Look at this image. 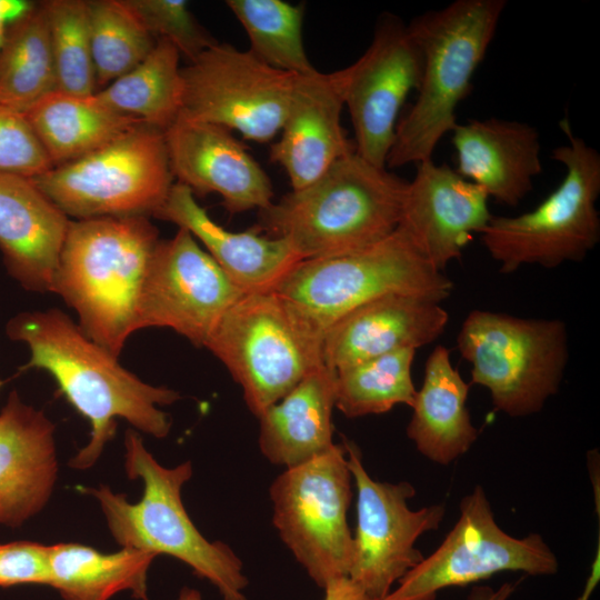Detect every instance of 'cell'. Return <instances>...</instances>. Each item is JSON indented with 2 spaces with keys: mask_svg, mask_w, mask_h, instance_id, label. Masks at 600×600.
<instances>
[{
  "mask_svg": "<svg viewBox=\"0 0 600 600\" xmlns=\"http://www.w3.org/2000/svg\"><path fill=\"white\" fill-rule=\"evenodd\" d=\"M6 333L29 348V361L21 369L50 373L90 422V440L70 460L71 468L87 470L98 461L116 434L118 418L154 438L169 434L171 419L160 407L174 403L180 393L142 381L60 309L20 312L7 322Z\"/></svg>",
  "mask_w": 600,
  "mask_h": 600,
  "instance_id": "6da1fadb",
  "label": "cell"
},
{
  "mask_svg": "<svg viewBox=\"0 0 600 600\" xmlns=\"http://www.w3.org/2000/svg\"><path fill=\"white\" fill-rule=\"evenodd\" d=\"M159 240L146 216L70 220L51 292L77 312L92 341L117 357L137 331L139 298Z\"/></svg>",
  "mask_w": 600,
  "mask_h": 600,
  "instance_id": "7a4b0ae2",
  "label": "cell"
},
{
  "mask_svg": "<svg viewBox=\"0 0 600 600\" xmlns=\"http://www.w3.org/2000/svg\"><path fill=\"white\" fill-rule=\"evenodd\" d=\"M407 184L354 151L260 210L258 227L286 239L302 260L356 252L396 231Z\"/></svg>",
  "mask_w": 600,
  "mask_h": 600,
  "instance_id": "3957f363",
  "label": "cell"
},
{
  "mask_svg": "<svg viewBox=\"0 0 600 600\" xmlns=\"http://www.w3.org/2000/svg\"><path fill=\"white\" fill-rule=\"evenodd\" d=\"M124 448L128 477L143 482L141 499L131 503L103 484L86 489L98 501L117 543L171 556L214 586L223 600H248L241 560L224 542L207 540L186 511L181 489L192 477L191 462L161 466L131 429L126 431Z\"/></svg>",
  "mask_w": 600,
  "mask_h": 600,
  "instance_id": "277c9868",
  "label": "cell"
},
{
  "mask_svg": "<svg viewBox=\"0 0 600 600\" xmlns=\"http://www.w3.org/2000/svg\"><path fill=\"white\" fill-rule=\"evenodd\" d=\"M506 0H457L408 24L422 54L418 97L398 122L386 164L432 159L439 141L456 127L459 103L494 37Z\"/></svg>",
  "mask_w": 600,
  "mask_h": 600,
  "instance_id": "5b68a950",
  "label": "cell"
},
{
  "mask_svg": "<svg viewBox=\"0 0 600 600\" xmlns=\"http://www.w3.org/2000/svg\"><path fill=\"white\" fill-rule=\"evenodd\" d=\"M560 128L568 141L551 156L566 168L560 184L531 211L492 216L479 233L501 273L528 264L553 269L580 262L600 240V154L573 134L567 119Z\"/></svg>",
  "mask_w": 600,
  "mask_h": 600,
  "instance_id": "8992f818",
  "label": "cell"
},
{
  "mask_svg": "<svg viewBox=\"0 0 600 600\" xmlns=\"http://www.w3.org/2000/svg\"><path fill=\"white\" fill-rule=\"evenodd\" d=\"M273 290L323 338L336 321L376 298L401 293L441 303L453 282L397 228L359 251L301 260Z\"/></svg>",
  "mask_w": 600,
  "mask_h": 600,
  "instance_id": "52a82bcc",
  "label": "cell"
},
{
  "mask_svg": "<svg viewBox=\"0 0 600 600\" xmlns=\"http://www.w3.org/2000/svg\"><path fill=\"white\" fill-rule=\"evenodd\" d=\"M457 347L470 363V386L486 388L493 409L512 418L542 410L569 362L567 326L557 318L476 309L463 320Z\"/></svg>",
  "mask_w": 600,
  "mask_h": 600,
  "instance_id": "ba28073f",
  "label": "cell"
},
{
  "mask_svg": "<svg viewBox=\"0 0 600 600\" xmlns=\"http://www.w3.org/2000/svg\"><path fill=\"white\" fill-rule=\"evenodd\" d=\"M323 338L273 289L247 292L222 316L204 347L241 386L258 418L323 366Z\"/></svg>",
  "mask_w": 600,
  "mask_h": 600,
  "instance_id": "9c48e42d",
  "label": "cell"
},
{
  "mask_svg": "<svg viewBox=\"0 0 600 600\" xmlns=\"http://www.w3.org/2000/svg\"><path fill=\"white\" fill-rule=\"evenodd\" d=\"M164 131L139 123L32 182L67 217L153 216L173 186Z\"/></svg>",
  "mask_w": 600,
  "mask_h": 600,
  "instance_id": "30bf717a",
  "label": "cell"
},
{
  "mask_svg": "<svg viewBox=\"0 0 600 600\" xmlns=\"http://www.w3.org/2000/svg\"><path fill=\"white\" fill-rule=\"evenodd\" d=\"M352 476L343 444L287 468L270 487L280 538L319 588L348 577L352 532L348 509Z\"/></svg>",
  "mask_w": 600,
  "mask_h": 600,
  "instance_id": "8fae6325",
  "label": "cell"
},
{
  "mask_svg": "<svg viewBox=\"0 0 600 600\" xmlns=\"http://www.w3.org/2000/svg\"><path fill=\"white\" fill-rule=\"evenodd\" d=\"M459 518L441 544L406 573L382 600H436L439 591L496 573L551 576L559 562L541 534L516 538L500 528L481 486L464 496Z\"/></svg>",
  "mask_w": 600,
  "mask_h": 600,
  "instance_id": "7c38bea8",
  "label": "cell"
},
{
  "mask_svg": "<svg viewBox=\"0 0 600 600\" xmlns=\"http://www.w3.org/2000/svg\"><path fill=\"white\" fill-rule=\"evenodd\" d=\"M180 117L268 142L283 126L298 74L268 66L249 50L217 42L186 68Z\"/></svg>",
  "mask_w": 600,
  "mask_h": 600,
  "instance_id": "4fadbf2b",
  "label": "cell"
},
{
  "mask_svg": "<svg viewBox=\"0 0 600 600\" xmlns=\"http://www.w3.org/2000/svg\"><path fill=\"white\" fill-rule=\"evenodd\" d=\"M357 490V527L348 577L370 598L384 599L392 586L424 557L418 539L437 530L446 517L442 503L410 509L416 489L408 481H377L362 462L358 446L343 441Z\"/></svg>",
  "mask_w": 600,
  "mask_h": 600,
  "instance_id": "5bb4252c",
  "label": "cell"
},
{
  "mask_svg": "<svg viewBox=\"0 0 600 600\" xmlns=\"http://www.w3.org/2000/svg\"><path fill=\"white\" fill-rule=\"evenodd\" d=\"M246 292L186 229L159 240L143 280L136 328H170L204 347L226 311Z\"/></svg>",
  "mask_w": 600,
  "mask_h": 600,
  "instance_id": "9a60e30c",
  "label": "cell"
},
{
  "mask_svg": "<svg viewBox=\"0 0 600 600\" xmlns=\"http://www.w3.org/2000/svg\"><path fill=\"white\" fill-rule=\"evenodd\" d=\"M344 106L354 130L356 152L386 167L399 112L422 73V54L408 24L387 16L378 23L367 51L344 68Z\"/></svg>",
  "mask_w": 600,
  "mask_h": 600,
  "instance_id": "2e32d148",
  "label": "cell"
},
{
  "mask_svg": "<svg viewBox=\"0 0 600 600\" xmlns=\"http://www.w3.org/2000/svg\"><path fill=\"white\" fill-rule=\"evenodd\" d=\"M488 200L481 187L448 164L426 160L408 181L398 228L443 272L491 219Z\"/></svg>",
  "mask_w": 600,
  "mask_h": 600,
  "instance_id": "e0dca14e",
  "label": "cell"
},
{
  "mask_svg": "<svg viewBox=\"0 0 600 600\" xmlns=\"http://www.w3.org/2000/svg\"><path fill=\"white\" fill-rule=\"evenodd\" d=\"M164 138L173 178L193 194H219L232 214L273 202L267 172L229 129L179 116Z\"/></svg>",
  "mask_w": 600,
  "mask_h": 600,
  "instance_id": "ac0fdd59",
  "label": "cell"
},
{
  "mask_svg": "<svg viewBox=\"0 0 600 600\" xmlns=\"http://www.w3.org/2000/svg\"><path fill=\"white\" fill-rule=\"evenodd\" d=\"M344 83V69L297 78L281 137L270 149L271 161L283 168L292 190L307 187L356 151L341 124Z\"/></svg>",
  "mask_w": 600,
  "mask_h": 600,
  "instance_id": "d6986e66",
  "label": "cell"
},
{
  "mask_svg": "<svg viewBox=\"0 0 600 600\" xmlns=\"http://www.w3.org/2000/svg\"><path fill=\"white\" fill-rule=\"evenodd\" d=\"M448 321L440 302L423 297L391 293L376 298L326 331L323 364L338 371L401 349L417 350L439 339Z\"/></svg>",
  "mask_w": 600,
  "mask_h": 600,
  "instance_id": "ffe728a7",
  "label": "cell"
},
{
  "mask_svg": "<svg viewBox=\"0 0 600 600\" xmlns=\"http://www.w3.org/2000/svg\"><path fill=\"white\" fill-rule=\"evenodd\" d=\"M54 424L11 391L0 411V524L19 527L48 503L58 478Z\"/></svg>",
  "mask_w": 600,
  "mask_h": 600,
  "instance_id": "44dd1931",
  "label": "cell"
},
{
  "mask_svg": "<svg viewBox=\"0 0 600 600\" xmlns=\"http://www.w3.org/2000/svg\"><path fill=\"white\" fill-rule=\"evenodd\" d=\"M153 217L188 230L246 293L273 289L302 260L286 239L262 234L258 226L233 232L218 224L179 182Z\"/></svg>",
  "mask_w": 600,
  "mask_h": 600,
  "instance_id": "7402d4cb",
  "label": "cell"
},
{
  "mask_svg": "<svg viewBox=\"0 0 600 600\" xmlns=\"http://www.w3.org/2000/svg\"><path fill=\"white\" fill-rule=\"evenodd\" d=\"M70 219L31 179L0 173V251L27 291L51 292Z\"/></svg>",
  "mask_w": 600,
  "mask_h": 600,
  "instance_id": "603a6c76",
  "label": "cell"
},
{
  "mask_svg": "<svg viewBox=\"0 0 600 600\" xmlns=\"http://www.w3.org/2000/svg\"><path fill=\"white\" fill-rule=\"evenodd\" d=\"M456 171L489 198L516 207L542 171L539 133L532 126L499 118L457 123L451 131Z\"/></svg>",
  "mask_w": 600,
  "mask_h": 600,
  "instance_id": "cb8c5ba5",
  "label": "cell"
},
{
  "mask_svg": "<svg viewBox=\"0 0 600 600\" xmlns=\"http://www.w3.org/2000/svg\"><path fill=\"white\" fill-rule=\"evenodd\" d=\"M334 378L336 371L319 367L258 417L259 447L271 463L291 468L334 446Z\"/></svg>",
  "mask_w": 600,
  "mask_h": 600,
  "instance_id": "d4e9b609",
  "label": "cell"
},
{
  "mask_svg": "<svg viewBox=\"0 0 600 600\" xmlns=\"http://www.w3.org/2000/svg\"><path fill=\"white\" fill-rule=\"evenodd\" d=\"M470 387L452 366L449 349L437 346L426 360L407 426L408 438L430 461L448 466L477 441L479 430L467 408Z\"/></svg>",
  "mask_w": 600,
  "mask_h": 600,
  "instance_id": "484cf974",
  "label": "cell"
},
{
  "mask_svg": "<svg viewBox=\"0 0 600 600\" xmlns=\"http://www.w3.org/2000/svg\"><path fill=\"white\" fill-rule=\"evenodd\" d=\"M26 116L53 167L92 152L144 123L112 110L96 93L77 96L59 90L43 97Z\"/></svg>",
  "mask_w": 600,
  "mask_h": 600,
  "instance_id": "4316f807",
  "label": "cell"
},
{
  "mask_svg": "<svg viewBox=\"0 0 600 600\" xmlns=\"http://www.w3.org/2000/svg\"><path fill=\"white\" fill-rule=\"evenodd\" d=\"M157 554L132 548L103 553L73 542L50 546V583L63 600H110L122 591L148 600V571Z\"/></svg>",
  "mask_w": 600,
  "mask_h": 600,
  "instance_id": "83f0119b",
  "label": "cell"
},
{
  "mask_svg": "<svg viewBox=\"0 0 600 600\" xmlns=\"http://www.w3.org/2000/svg\"><path fill=\"white\" fill-rule=\"evenodd\" d=\"M56 90L47 13L40 2L7 28L0 47V103L26 113Z\"/></svg>",
  "mask_w": 600,
  "mask_h": 600,
  "instance_id": "f1b7e54d",
  "label": "cell"
},
{
  "mask_svg": "<svg viewBox=\"0 0 600 600\" xmlns=\"http://www.w3.org/2000/svg\"><path fill=\"white\" fill-rule=\"evenodd\" d=\"M180 53L164 39L132 70L100 91L97 98L112 110L166 130L179 117L183 83Z\"/></svg>",
  "mask_w": 600,
  "mask_h": 600,
  "instance_id": "f546056e",
  "label": "cell"
},
{
  "mask_svg": "<svg viewBox=\"0 0 600 600\" xmlns=\"http://www.w3.org/2000/svg\"><path fill=\"white\" fill-rule=\"evenodd\" d=\"M416 351L401 349L336 371V408L347 418H359L388 412L397 404L412 407Z\"/></svg>",
  "mask_w": 600,
  "mask_h": 600,
  "instance_id": "4dcf8cb0",
  "label": "cell"
},
{
  "mask_svg": "<svg viewBox=\"0 0 600 600\" xmlns=\"http://www.w3.org/2000/svg\"><path fill=\"white\" fill-rule=\"evenodd\" d=\"M226 3L249 38V51L262 62L298 76L317 70L303 44V4L282 0H228Z\"/></svg>",
  "mask_w": 600,
  "mask_h": 600,
  "instance_id": "1f68e13d",
  "label": "cell"
},
{
  "mask_svg": "<svg viewBox=\"0 0 600 600\" xmlns=\"http://www.w3.org/2000/svg\"><path fill=\"white\" fill-rule=\"evenodd\" d=\"M88 7L96 83L104 88L136 68L157 40L123 0H91Z\"/></svg>",
  "mask_w": 600,
  "mask_h": 600,
  "instance_id": "d6a6232c",
  "label": "cell"
},
{
  "mask_svg": "<svg viewBox=\"0 0 600 600\" xmlns=\"http://www.w3.org/2000/svg\"><path fill=\"white\" fill-rule=\"evenodd\" d=\"M47 13L57 90L77 94L96 93L88 1H43Z\"/></svg>",
  "mask_w": 600,
  "mask_h": 600,
  "instance_id": "836d02e7",
  "label": "cell"
},
{
  "mask_svg": "<svg viewBox=\"0 0 600 600\" xmlns=\"http://www.w3.org/2000/svg\"><path fill=\"white\" fill-rule=\"evenodd\" d=\"M157 39L171 42L190 62L218 41L196 20L183 0H123Z\"/></svg>",
  "mask_w": 600,
  "mask_h": 600,
  "instance_id": "e575fe53",
  "label": "cell"
},
{
  "mask_svg": "<svg viewBox=\"0 0 600 600\" xmlns=\"http://www.w3.org/2000/svg\"><path fill=\"white\" fill-rule=\"evenodd\" d=\"M52 167L26 113L0 103V173L32 179Z\"/></svg>",
  "mask_w": 600,
  "mask_h": 600,
  "instance_id": "d590c367",
  "label": "cell"
},
{
  "mask_svg": "<svg viewBox=\"0 0 600 600\" xmlns=\"http://www.w3.org/2000/svg\"><path fill=\"white\" fill-rule=\"evenodd\" d=\"M50 546L33 541L0 543V587L50 583Z\"/></svg>",
  "mask_w": 600,
  "mask_h": 600,
  "instance_id": "8d00e7d4",
  "label": "cell"
},
{
  "mask_svg": "<svg viewBox=\"0 0 600 600\" xmlns=\"http://www.w3.org/2000/svg\"><path fill=\"white\" fill-rule=\"evenodd\" d=\"M323 600H374L349 577L330 581L324 588Z\"/></svg>",
  "mask_w": 600,
  "mask_h": 600,
  "instance_id": "74e56055",
  "label": "cell"
},
{
  "mask_svg": "<svg viewBox=\"0 0 600 600\" xmlns=\"http://www.w3.org/2000/svg\"><path fill=\"white\" fill-rule=\"evenodd\" d=\"M34 3L26 0H0V47L8 26L32 8Z\"/></svg>",
  "mask_w": 600,
  "mask_h": 600,
  "instance_id": "f35d334b",
  "label": "cell"
},
{
  "mask_svg": "<svg viewBox=\"0 0 600 600\" xmlns=\"http://www.w3.org/2000/svg\"><path fill=\"white\" fill-rule=\"evenodd\" d=\"M517 589V583L504 582L498 589L488 586H474L467 600H508Z\"/></svg>",
  "mask_w": 600,
  "mask_h": 600,
  "instance_id": "ab89813d",
  "label": "cell"
},
{
  "mask_svg": "<svg viewBox=\"0 0 600 600\" xmlns=\"http://www.w3.org/2000/svg\"><path fill=\"white\" fill-rule=\"evenodd\" d=\"M599 547H598V551H597V557H596V560L593 561V566H592V569H591V574L588 579V582L586 584V589L582 593V596L578 599V600H588V598L590 597L592 590L594 589L598 580H599V554H600V551H599Z\"/></svg>",
  "mask_w": 600,
  "mask_h": 600,
  "instance_id": "60d3db41",
  "label": "cell"
},
{
  "mask_svg": "<svg viewBox=\"0 0 600 600\" xmlns=\"http://www.w3.org/2000/svg\"><path fill=\"white\" fill-rule=\"evenodd\" d=\"M178 600H202V597L198 590L183 587L179 593Z\"/></svg>",
  "mask_w": 600,
  "mask_h": 600,
  "instance_id": "b9f144b4",
  "label": "cell"
},
{
  "mask_svg": "<svg viewBox=\"0 0 600 600\" xmlns=\"http://www.w3.org/2000/svg\"><path fill=\"white\" fill-rule=\"evenodd\" d=\"M3 384V381L0 379V389H1V386Z\"/></svg>",
  "mask_w": 600,
  "mask_h": 600,
  "instance_id": "7bdbcfd3",
  "label": "cell"
}]
</instances>
